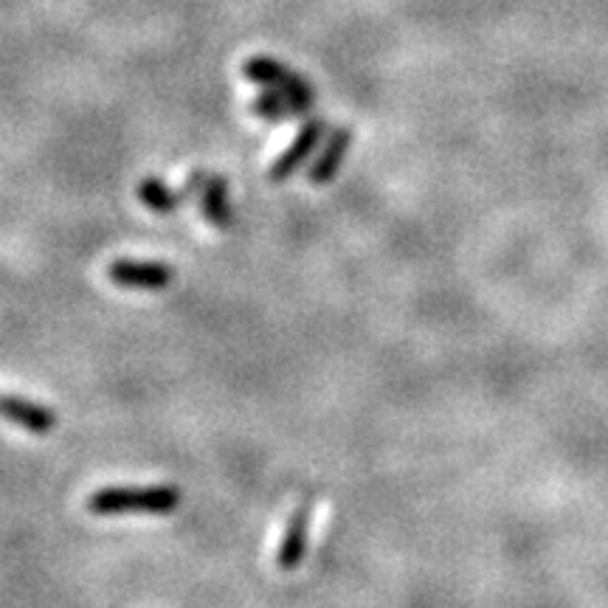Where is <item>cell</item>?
Wrapping results in <instances>:
<instances>
[{
    "mask_svg": "<svg viewBox=\"0 0 608 608\" xmlns=\"http://www.w3.org/2000/svg\"><path fill=\"white\" fill-rule=\"evenodd\" d=\"M181 504V490L169 485L153 487H101L88 499V510L94 515L119 513H156L167 515Z\"/></svg>",
    "mask_w": 608,
    "mask_h": 608,
    "instance_id": "6da1fadb",
    "label": "cell"
},
{
    "mask_svg": "<svg viewBox=\"0 0 608 608\" xmlns=\"http://www.w3.org/2000/svg\"><path fill=\"white\" fill-rule=\"evenodd\" d=\"M243 76L251 82H257L263 88L277 90L284 99L291 101L293 110L299 115H304L307 110L316 105V90L311 88V82L299 76L296 71H291L288 65H282L279 60H270V57H254L243 65Z\"/></svg>",
    "mask_w": 608,
    "mask_h": 608,
    "instance_id": "7a4b0ae2",
    "label": "cell"
},
{
    "mask_svg": "<svg viewBox=\"0 0 608 608\" xmlns=\"http://www.w3.org/2000/svg\"><path fill=\"white\" fill-rule=\"evenodd\" d=\"M108 279L135 291H163L175 282V268L167 263H144V259H115L108 265Z\"/></svg>",
    "mask_w": 608,
    "mask_h": 608,
    "instance_id": "3957f363",
    "label": "cell"
},
{
    "mask_svg": "<svg viewBox=\"0 0 608 608\" xmlns=\"http://www.w3.org/2000/svg\"><path fill=\"white\" fill-rule=\"evenodd\" d=\"M190 190L200 195L203 217H206L215 229H229L231 220H234V211H231L229 203V183L220 175H211V172H192Z\"/></svg>",
    "mask_w": 608,
    "mask_h": 608,
    "instance_id": "277c9868",
    "label": "cell"
},
{
    "mask_svg": "<svg viewBox=\"0 0 608 608\" xmlns=\"http://www.w3.org/2000/svg\"><path fill=\"white\" fill-rule=\"evenodd\" d=\"M327 133V124L321 122V119H313V122H307L302 127V133L293 138V144L288 149H284L282 156L277 158V163L268 169V178L273 183H282V181H288V178L296 172L299 167H302L307 158L316 153V147H318V142H321V135Z\"/></svg>",
    "mask_w": 608,
    "mask_h": 608,
    "instance_id": "5b68a950",
    "label": "cell"
},
{
    "mask_svg": "<svg viewBox=\"0 0 608 608\" xmlns=\"http://www.w3.org/2000/svg\"><path fill=\"white\" fill-rule=\"evenodd\" d=\"M0 417H7L9 423L32 434H51L57 426V414L48 405L14 398V394H0Z\"/></svg>",
    "mask_w": 608,
    "mask_h": 608,
    "instance_id": "8992f818",
    "label": "cell"
},
{
    "mask_svg": "<svg viewBox=\"0 0 608 608\" xmlns=\"http://www.w3.org/2000/svg\"><path fill=\"white\" fill-rule=\"evenodd\" d=\"M307 521H311V499H304L291 513V521H288L282 547H279L277 555V563L282 572H293L302 563L304 549H307V540H304L307 538Z\"/></svg>",
    "mask_w": 608,
    "mask_h": 608,
    "instance_id": "52a82bcc",
    "label": "cell"
},
{
    "mask_svg": "<svg viewBox=\"0 0 608 608\" xmlns=\"http://www.w3.org/2000/svg\"><path fill=\"white\" fill-rule=\"evenodd\" d=\"M350 144H352L350 127H338L336 133L330 135V142H327L325 153L316 158V163H313V169H311L313 186H325V183H330L332 178H336V172L341 169V163H344V156H346V149H350Z\"/></svg>",
    "mask_w": 608,
    "mask_h": 608,
    "instance_id": "ba28073f",
    "label": "cell"
},
{
    "mask_svg": "<svg viewBox=\"0 0 608 608\" xmlns=\"http://www.w3.org/2000/svg\"><path fill=\"white\" fill-rule=\"evenodd\" d=\"M190 195H195L190 186H186L183 192H175L169 190L161 178H144V181L138 183V200H142L149 211H158V215L175 211L178 206H183V200H186Z\"/></svg>",
    "mask_w": 608,
    "mask_h": 608,
    "instance_id": "9c48e42d",
    "label": "cell"
},
{
    "mask_svg": "<svg viewBox=\"0 0 608 608\" xmlns=\"http://www.w3.org/2000/svg\"><path fill=\"white\" fill-rule=\"evenodd\" d=\"M251 113L257 115V119H265V122H284V119H299V113L293 110V105L284 99L282 94L277 90H268L259 94L257 99L251 101Z\"/></svg>",
    "mask_w": 608,
    "mask_h": 608,
    "instance_id": "30bf717a",
    "label": "cell"
}]
</instances>
